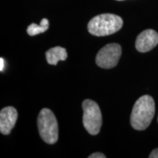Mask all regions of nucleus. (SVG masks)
<instances>
[{"label": "nucleus", "instance_id": "obj_4", "mask_svg": "<svg viewBox=\"0 0 158 158\" xmlns=\"http://www.w3.org/2000/svg\"><path fill=\"white\" fill-rule=\"evenodd\" d=\"M84 110L83 124L91 135H98L102 126V114L97 102L92 100H85L82 103Z\"/></svg>", "mask_w": 158, "mask_h": 158}, {"label": "nucleus", "instance_id": "obj_7", "mask_svg": "<svg viewBox=\"0 0 158 158\" xmlns=\"http://www.w3.org/2000/svg\"><path fill=\"white\" fill-rule=\"evenodd\" d=\"M18 118V112L12 106L4 108L0 112V132L3 135H9L14 127Z\"/></svg>", "mask_w": 158, "mask_h": 158}, {"label": "nucleus", "instance_id": "obj_1", "mask_svg": "<svg viewBox=\"0 0 158 158\" xmlns=\"http://www.w3.org/2000/svg\"><path fill=\"white\" fill-rule=\"evenodd\" d=\"M155 113L154 99L149 95L141 96L134 105L130 124L136 130H143L149 127Z\"/></svg>", "mask_w": 158, "mask_h": 158}, {"label": "nucleus", "instance_id": "obj_9", "mask_svg": "<svg viewBox=\"0 0 158 158\" xmlns=\"http://www.w3.org/2000/svg\"><path fill=\"white\" fill-rule=\"evenodd\" d=\"M49 27V22L48 19H43L41 20L40 25L36 24V23H31L27 28V33L30 36H35L38 34L45 32V31L48 30Z\"/></svg>", "mask_w": 158, "mask_h": 158}, {"label": "nucleus", "instance_id": "obj_6", "mask_svg": "<svg viewBox=\"0 0 158 158\" xmlns=\"http://www.w3.org/2000/svg\"><path fill=\"white\" fill-rule=\"evenodd\" d=\"M158 44V34L153 29L144 30L136 38L135 48L141 53L152 50Z\"/></svg>", "mask_w": 158, "mask_h": 158}, {"label": "nucleus", "instance_id": "obj_3", "mask_svg": "<svg viewBox=\"0 0 158 158\" xmlns=\"http://www.w3.org/2000/svg\"><path fill=\"white\" fill-rule=\"evenodd\" d=\"M40 135L45 143L54 144L58 141L59 127L54 113L48 108H43L37 118Z\"/></svg>", "mask_w": 158, "mask_h": 158}, {"label": "nucleus", "instance_id": "obj_2", "mask_svg": "<svg viewBox=\"0 0 158 158\" xmlns=\"http://www.w3.org/2000/svg\"><path fill=\"white\" fill-rule=\"evenodd\" d=\"M123 21L118 15L110 13L100 14L90 20L87 28L91 35L103 37L114 34L120 30Z\"/></svg>", "mask_w": 158, "mask_h": 158}, {"label": "nucleus", "instance_id": "obj_13", "mask_svg": "<svg viewBox=\"0 0 158 158\" xmlns=\"http://www.w3.org/2000/svg\"><path fill=\"white\" fill-rule=\"evenodd\" d=\"M117 1H123V0H117Z\"/></svg>", "mask_w": 158, "mask_h": 158}, {"label": "nucleus", "instance_id": "obj_11", "mask_svg": "<svg viewBox=\"0 0 158 158\" xmlns=\"http://www.w3.org/2000/svg\"><path fill=\"white\" fill-rule=\"evenodd\" d=\"M149 157V158H158V149H154Z\"/></svg>", "mask_w": 158, "mask_h": 158}, {"label": "nucleus", "instance_id": "obj_10", "mask_svg": "<svg viewBox=\"0 0 158 158\" xmlns=\"http://www.w3.org/2000/svg\"><path fill=\"white\" fill-rule=\"evenodd\" d=\"M89 158H106V156L102 153L96 152L92 154V155L89 156Z\"/></svg>", "mask_w": 158, "mask_h": 158}, {"label": "nucleus", "instance_id": "obj_12", "mask_svg": "<svg viewBox=\"0 0 158 158\" xmlns=\"http://www.w3.org/2000/svg\"><path fill=\"white\" fill-rule=\"evenodd\" d=\"M4 68H5V60L2 57H1L0 58V70H1V72L4 70Z\"/></svg>", "mask_w": 158, "mask_h": 158}, {"label": "nucleus", "instance_id": "obj_14", "mask_svg": "<svg viewBox=\"0 0 158 158\" xmlns=\"http://www.w3.org/2000/svg\"><path fill=\"white\" fill-rule=\"evenodd\" d=\"M157 122H158V118H157Z\"/></svg>", "mask_w": 158, "mask_h": 158}, {"label": "nucleus", "instance_id": "obj_5", "mask_svg": "<svg viewBox=\"0 0 158 158\" xmlns=\"http://www.w3.org/2000/svg\"><path fill=\"white\" fill-rule=\"evenodd\" d=\"M121 55V46L117 43H110L99 51L96 56V64L101 68H113L117 65Z\"/></svg>", "mask_w": 158, "mask_h": 158}, {"label": "nucleus", "instance_id": "obj_8", "mask_svg": "<svg viewBox=\"0 0 158 158\" xmlns=\"http://www.w3.org/2000/svg\"><path fill=\"white\" fill-rule=\"evenodd\" d=\"M45 58L49 64L56 65L59 61H64L68 58L66 49L60 46L51 48L45 52Z\"/></svg>", "mask_w": 158, "mask_h": 158}]
</instances>
